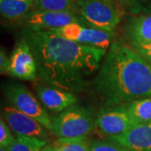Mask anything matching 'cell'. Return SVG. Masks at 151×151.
<instances>
[{
  "mask_svg": "<svg viewBox=\"0 0 151 151\" xmlns=\"http://www.w3.org/2000/svg\"><path fill=\"white\" fill-rule=\"evenodd\" d=\"M139 124L151 123V97L122 105Z\"/></svg>",
  "mask_w": 151,
  "mask_h": 151,
  "instance_id": "16",
  "label": "cell"
},
{
  "mask_svg": "<svg viewBox=\"0 0 151 151\" xmlns=\"http://www.w3.org/2000/svg\"><path fill=\"white\" fill-rule=\"evenodd\" d=\"M92 143L86 137L58 138L48 143L41 151H91Z\"/></svg>",
  "mask_w": 151,
  "mask_h": 151,
  "instance_id": "15",
  "label": "cell"
},
{
  "mask_svg": "<svg viewBox=\"0 0 151 151\" xmlns=\"http://www.w3.org/2000/svg\"><path fill=\"white\" fill-rule=\"evenodd\" d=\"M129 45L151 65V41L143 43L129 42Z\"/></svg>",
  "mask_w": 151,
  "mask_h": 151,
  "instance_id": "21",
  "label": "cell"
},
{
  "mask_svg": "<svg viewBox=\"0 0 151 151\" xmlns=\"http://www.w3.org/2000/svg\"><path fill=\"white\" fill-rule=\"evenodd\" d=\"M119 5H131V0H113Z\"/></svg>",
  "mask_w": 151,
  "mask_h": 151,
  "instance_id": "24",
  "label": "cell"
},
{
  "mask_svg": "<svg viewBox=\"0 0 151 151\" xmlns=\"http://www.w3.org/2000/svg\"><path fill=\"white\" fill-rule=\"evenodd\" d=\"M76 0H34L32 10L75 13Z\"/></svg>",
  "mask_w": 151,
  "mask_h": 151,
  "instance_id": "17",
  "label": "cell"
},
{
  "mask_svg": "<svg viewBox=\"0 0 151 151\" xmlns=\"http://www.w3.org/2000/svg\"><path fill=\"white\" fill-rule=\"evenodd\" d=\"M91 151H131L128 148L110 139L97 140L92 144Z\"/></svg>",
  "mask_w": 151,
  "mask_h": 151,
  "instance_id": "19",
  "label": "cell"
},
{
  "mask_svg": "<svg viewBox=\"0 0 151 151\" xmlns=\"http://www.w3.org/2000/svg\"><path fill=\"white\" fill-rule=\"evenodd\" d=\"M75 13L91 27L113 34L122 20L124 9L113 0H76Z\"/></svg>",
  "mask_w": 151,
  "mask_h": 151,
  "instance_id": "3",
  "label": "cell"
},
{
  "mask_svg": "<svg viewBox=\"0 0 151 151\" xmlns=\"http://www.w3.org/2000/svg\"><path fill=\"white\" fill-rule=\"evenodd\" d=\"M22 38L31 49L38 77L74 94L90 86L91 77L97 74L107 54V50L76 43L51 30L26 29Z\"/></svg>",
  "mask_w": 151,
  "mask_h": 151,
  "instance_id": "1",
  "label": "cell"
},
{
  "mask_svg": "<svg viewBox=\"0 0 151 151\" xmlns=\"http://www.w3.org/2000/svg\"><path fill=\"white\" fill-rule=\"evenodd\" d=\"M10 129L9 126L1 118V121H0V146L1 147L7 148L15 140L16 138L13 136Z\"/></svg>",
  "mask_w": 151,
  "mask_h": 151,
  "instance_id": "20",
  "label": "cell"
},
{
  "mask_svg": "<svg viewBox=\"0 0 151 151\" xmlns=\"http://www.w3.org/2000/svg\"><path fill=\"white\" fill-rule=\"evenodd\" d=\"M48 144V141H43L24 137L17 136L14 142L5 148L7 151H41L45 146Z\"/></svg>",
  "mask_w": 151,
  "mask_h": 151,
  "instance_id": "18",
  "label": "cell"
},
{
  "mask_svg": "<svg viewBox=\"0 0 151 151\" xmlns=\"http://www.w3.org/2000/svg\"><path fill=\"white\" fill-rule=\"evenodd\" d=\"M2 119L5 121L17 136L48 141V129L35 119L22 113L14 107H5L3 108Z\"/></svg>",
  "mask_w": 151,
  "mask_h": 151,
  "instance_id": "8",
  "label": "cell"
},
{
  "mask_svg": "<svg viewBox=\"0 0 151 151\" xmlns=\"http://www.w3.org/2000/svg\"><path fill=\"white\" fill-rule=\"evenodd\" d=\"M90 86L108 108L151 97V65L129 45L115 41Z\"/></svg>",
  "mask_w": 151,
  "mask_h": 151,
  "instance_id": "2",
  "label": "cell"
},
{
  "mask_svg": "<svg viewBox=\"0 0 151 151\" xmlns=\"http://www.w3.org/2000/svg\"><path fill=\"white\" fill-rule=\"evenodd\" d=\"M95 123L89 108L75 104L52 119V132L57 138L86 137L95 128Z\"/></svg>",
  "mask_w": 151,
  "mask_h": 151,
  "instance_id": "4",
  "label": "cell"
},
{
  "mask_svg": "<svg viewBox=\"0 0 151 151\" xmlns=\"http://www.w3.org/2000/svg\"><path fill=\"white\" fill-rule=\"evenodd\" d=\"M61 37L76 43L107 50L113 42V34L92 27H85L81 24H70L65 27L52 29Z\"/></svg>",
  "mask_w": 151,
  "mask_h": 151,
  "instance_id": "7",
  "label": "cell"
},
{
  "mask_svg": "<svg viewBox=\"0 0 151 151\" xmlns=\"http://www.w3.org/2000/svg\"><path fill=\"white\" fill-rule=\"evenodd\" d=\"M10 63V56H8L6 51L3 48L0 50V71L2 74L7 73Z\"/></svg>",
  "mask_w": 151,
  "mask_h": 151,
  "instance_id": "22",
  "label": "cell"
},
{
  "mask_svg": "<svg viewBox=\"0 0 151 151\" xmlns=\"http://www.w3.org/2000/svg\"><path fill=\"white\" fill-rule=\"evenodd\" d=\"M7 74L27 81H35L38 77L36 62L31 49L23 38L16 44L11 54Z\"/></svg>",
  "mask_w": 151,
  "mask_h": 151,
  "instance_id": "9",
  "label": "cell"
},
{
  "mask_svg": "<svg viewBox=\"0 0 151 151\" xmlns=\"http://www.w3.org/2000/svg\"><path fill=\"white\" fill-rule=\"evenodd\" d=\"M137 125L123 106H116L104 108L98 113L95 128L102 134L112 137L124 134Z\"/></svg>",
  "mask_w": 151,
  "mask_h": 151,
  "instance_id": "6",
  "label": "cell"
},
{
  "mask_svg": "<svg viewBox=\"0 0 151 151\" xmlns=\"http://www.w3.org/2000/svg\"><path fill=\"white\" fill-rule=\"evenodd\" d=\"M27 29L32 30H52L81 20L72 12L31 10L24 18Z\"/></svg>",
  "mask_w": 151,
  "mask_h": 151,
  "instance_id": "10",
  "label": "cell"
},
{
  "mask_svg": "<svg viewBox=\"0 0 151 151\" xmlns=\"http://www.w3.org/2000/svg\"><path fill=\"white\" fill-rule=\"evenodd\" d=\"M4 96L14 108L35 119L45 129L52 132V119L41 103L26 86L20 83L9 84L4 88Z\"/></svg>",
  "mask_w": 151,
  "mask_h": 151,
  "instance_id": "5",
  "label": "cell"
},
{
  "mask_svg": "<svg viewBox=\"0 0 151 151\" xmlns=\"http://www.w3.org/2000/svg\"><path fill=\"white\" fill-rule=\"evenodd\" d=\"M131 151H151V123L139 124L124 134L108 137Z\"/></svg>",
  "mask_w": 151,
  "mask_h": 151,
  "instance_id": "12",
  "label": "cell"
},
{
  "mask_svg": "<svg viewBox=\"0 0 151 151\" xmlns=\"http://www.w3.org/2000/svg\"><path fill=\"white\" fill-rule=\"evenodd\" d=\"M0 151H7V150H6L5 148H4V147H1V146H0Z\"/></svg>",
  "mask_w": 151,
  "mask_h": 151,
  "instance_id": "25",
  "label": "cell"
},
{
  "mask_svg": "<svg viewBox=\"0 0 151 151\" xmlns=\"http://www.w3.org/2000/svg\"><path fill=\"white\" fill-rule=\"evenodd\" d=\"M35 92L44 108L53 113H61L77 102V97L74 93L47 84L36 86Z\"/></svg>",
  "mask_w": 151,
  "mask_h": 151,
  "instance_id": "11",
  "label": "cell"
},
{
  "mask_svg": "<svg viewBox=\"0 0 151 151\" xmlns=\"http://www.w3.org/2000/svg\"><path fill=\"white\" fill-rule=\"evenodd\" d=\"M34 0H0L2 16L9 21L24 19L32 10Z\"/></svg>",
  "mask_w": 151,
  "mask_h": 151,
  "instance_id": "14",
  "label": "cell"
},
{
  "mask_svg": "<svg viewBox=\"0 0 151 151\" xmlns=\"http://www.w3.org/2000/svg\"><path fill=\"white\" fill-rule=\"evenodd\" d=\"M131 6L137 11H151V0H131Z\"/></svg>",
  "mask_w": 151,
  "mask_h": 151,
  "instance_id": "23",
  "label": "cell"
},
{
  "mask_svg": "<svg viewBox=\"0 0 151 151\" xmlns=\"http://www.w3.org/2000/svg\"><path fill=\"white\" fill-rule=\"evenodd\" d=\"M125 34L129 42L151 41V14L131 19L126 25Z\"/></svg>",
  "mask_w": 151,
  "mask_h": 151,
  "instance_id": "13",
  "label": "cell"
}]
</instances>
